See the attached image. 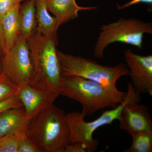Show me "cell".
Returning a JSON list of instances; mask_svg holds the SVG:
<instances>
[{"label": "cell", "instance_id": "d6986e66", "mask_svg": "<svg viewBox=\"0 0 152 152\" xmlns=\"http://www.w3.org/2000/svg\"><path fill=\"white\" fill-rule=\"evenodd\" d=\"M18 152H40L33 142L26 135L19 136V142Z\"/></svg>", "mask_w": 152, "mask_h": 152}, {"label": "cell", "instance_id": "603a6c76", "mask_svg": "<svg viewBox=\"0 0 152 152\" xmlns=\"http://www.w3.org/2000/svg\"><path fill=\"white\" fill-rule=\"evenodd\" d=\"M140 3H145L147 4H152V0H132L127 4H125L123 5L120 6L118 5L117 8L118 10H123L126 8L130 6L134 5Z\"/></svg>", "mask_w": 152, "mask_h": 152}, {"label": "cell", "instance_id": "44dd1931", "mask_svg": "<svg viewBox=\"0 0 152 152\" xmlns=\"http://www.w3.org/2000/svg\"><path fill=\"white\" fill-rule=\"evenodd\" d=\"M26 0H0V19L15 5Z\"/></svg>", "mask_w": 152, "mask_h": 152}, {"label": "cell", "instance_id": "7a4b0ae2", "mask_svg": "<svg viewBox=\"0 0 152 152\" xmlns=\"http://www.w3.org/2000/svg\"><path fill=\"white\" fill-rule=\"evenodd\" d=\"M58 94L78 102L86 116L107 107H116L124 101L126 92L104 86L75 76H62Z\"/></svg>", "mask_w": 152, "mask_h": 152}, {"label": "cell", "instance_id": "7402d4cb", "mask_svg": "<svg viewBox=\"0 0 152 152\" xmlns=\"http://www.w3.org/2000/svg\"><path fill=\"white\" fill-rule=\"evenodd\" d=\"M88 152L87 148L83 144L80 142L69 143L64 150L63 152Z\"/></svg>", "mask_w": 152, "mask_h": 152}, {"label": "cell", "instance_id": "52a82bcc", "mask_svg": "<svg viewBox=\"0 0 152 152\" xmlns=\"http://www.w3.org/2000/svg\"><path fill=\"white\" fill-rule=\"evenodd\" d=\"M2 74L18 88L30 85L33 64L27 40L20 35L15 43L1 58Z\"/></svg>", "mask_w": 152, "mask_h": 152}, {"label": "cell", "instance_id": "3957f363", "mask_svg": "<svg viewBox=\"0 0 152 152\" xmlns=\"http://www.w3.org/2000/svg\"><path fill=\"white\" fill-rule=\"evenodd\" d=\"M66 114L53 104L31 119L26 135L40 152H63L70 143V133Z\"/></svg>", "mask_w": 152, "mask_h": 152}, {"label": "cell", "instance_id": "ffe728a7", "mask_svg": "<svg viewBox=\"0 0 152 152\" xmlns=\"http://www.w3.org/2000/svg\"><path fill=\"white\" fill-rule=\"evenodd\" d=\"M23 107L18 94L5 100L0 102V113L8 109Z\"/></svg>", "mask_w": 152, "mask_h": 152}, {"label": "cell", "instance_id": "4fadbf2b", "mask_svg": "<svg viewBox=\"0 0 152 152\" xmlns=\"http://www.w3.org/2000/svg\"><path fill=\"white\" fill-rule=\"evenodd\" d=\"M21 3L14 6L1 18L6 52L15 43L19 35V13Z\"/></svg>", "mask_w": 152, "mask_h": 152}, {"label": "cell", "instance_id": "8992f818", "mask_svg": "<svg viewBox=\"0 0 152 152\" xmlns=\"http://www.w3.org/2000/svg\"><path fill=\"white\" fill-rule=\"evenodd\" d=\"M96 43L94 56L98 59L104 56V51L110 44L122 42L142 49L144 34H152V24L139 19L121 18L117 22L103 25Z\"/></svg>", "mask_w": 152, "mask_h": 152}, {"label": "cell", "instance_id": "e0dca14e", "mask_svg": "<svg viewBox=\"0 0 152 152\" xmlns=\"http://www.w3.org/2000/svg\"><path fill=\"white\" fill-rule=\"evenodd\" d=\"M18 88L5 75H0V102L13 96L18 94Z\"/></svg>", "mask_w": 152, "mask_h": 152}, {"label": "cell", "instance_id": "9c48e42d", "mask_svg": "<svg viewBox=\"0 0 152 152\" xmlns=\"http://www.w3.org/2000/svg\"><path fill=\"white\" fill-rule=\"evenodd\" d=\"M141 100H134L126 104L118 120L120 128L129 134L152 130V121L147 106L140 104Z\"/></svg>", "mask_w": 152, "mask_h": 152}, {"label": "cell", "instance_id": "cb8c5ba5", "mask_svg": "<svg viewBox=\"0 0 152 152\" xmlns=\"http://www.w3.org/2000/svg\"><path fill=\"white\" fill-rule=\"evenodd\" d=\"M6 53L4 39V35H3L1 20L0 19V56L1 57Z\"/></svg>", "mask_w": 152, "mask_h": 152}, {"label": "cell", "instance_id": "ac0fdd59", "mask_svg": "<svg viewBox=\"0 0 152 152\" xmlns=\"http://www.w3.org/2000/svg\"><path fill=\"white\" fill-rule=\"evenodd\" d=\"M19 135L10 134L0 137V152H18Z\"/></svg>", "mask_w": 152, "mask_h": 152}, {"label": "cell", "instance_id": "2e32d148", "mask_svg": "<svg viewBox=\"0 0 152 152\" xmlns=\"http://www.w3.org/2000/svg\"><path fill=\"white\" fill-rule=\"evenodd\" d=\"M132 143L124 152H152V130L133 133Z\"/></svg>", "mask_w": 152, "mask_h": 152}, {"label": "cell", "instance_id": "5bb4252c", "mask_svg": "<svg viewBox=\"0 0 152 152\" xmlns=\"http://www.w3.org/2000/svg\"><path fill=\"white\" fill-rule=\"evenodd\" d=\"M19 35L27 40L37 31L36 0H26L19 13Z\"/></svg>", "mask_w": 152, "mask_h": 152}, {"label": "cell", "instance_id": "9a60e30c", "mask_svg": "<svg viewBox=\"0 0 152 152\" xmlns=\"http://www.w3.org/2000/svg\"><path fill=\"white\" fill-rule=\"evenodd\" d=\"M37 31L45 36L56 34L57 20L49 13L46 0H36Z\"/></svg>", "mask_w": 152, "mask_h": 152}, {"label": "cell", "instance_id": "d4e9b609", "mask_svg": "<svg viewBox=\"0 0 152 152\" xmlns=\"http://www.w3.org/2000/svg\"><path fill=\"white\" fill-rule=\"evenodd\" d=\"M1 57L0 56V75L2 74L1 63Z\"/></svg>", "mask_w": 152, "mask_h": 152}, {"label": "cell", "instance_id": "ba28073f", "mask_svg": "<svg viewBox=\"0 0 152 152\" xmlns=\"http://www.w3.org/2000/svg\"><path fill=\"white\" fill-rule=\"evenodd\" d=\"M132 80L136 91L140 94L152 96V56H142L128 49L124 53Z\"/></svg>", "mask_w": 152, "mask_h": 152}, {"label": "cell", "instance_id": "277c9868", "mask_svg": "<svg viewBox=\"0 0 152 152\" xmlns=\"http://www.w3.org/2000/svg\"><path fill=\"white\" fill-rule=\"evenodd\" d=\"M140 95L136 91L132 82H128V91L124 101L113 110L103 112L96 119L86 122V115L83 112L73 111L66 114L65 119L70 133V143H81L86 147L88 152H95L99 145V141L93 138L95 131L102 126L111 124L115 120H119L124 106L131 101L141 100Z\"/></svg>", "mask_w": 152, "mask_h": 152}, {"label": "cell", "instance_id": "30bf717a", "mask_svg": "<svg viewBox=\"0 0 152 152\" xmlns=\"http://www.w3.org/2000/svg\"><path fill=\"white\" fill-rule=\"evenodd\" d=\"M18 95L26 113L32 118L53 104L59 96L54 93L36 88L30 85L19 87Z\"/></svg>", "mask_w": 152, "mask_h": 152}, {"label": "cell", "instance_id": "5b68a950", "mask_svg": "<svg viewBox=\"0 0 152 152\" xmlns=\"http://www.w3.org/2000/svg\"><path fill=\"white\" fill-rule=\"evenodd\" d=\"M62 76H75L96 82L104 86L117 88L118 79L129 75L126 65L120 63L114 66L99 64L80 56L65 54L57 50Z\"/></svg>", "mask_w": 152, "mask_h": 152}, {"label": "cell", "instance_id": "7c38bea8", "mask_svg": "<svg viewBox=\"0 0 152 152\" xmlns=\"http://www.w3.org/2000/svg\"><path fill=\"white\" fill-rule=\"evenodd\" d=\"M47 8L57 20V29L62 25L78 17L79 11H90L97 9L96 7H80L75 0H46Z\"/></svg>", "mask_w": 152, "mask_h": 152}, {"label": "cell", "instance_id": "8fae6325", "mask_svg": "<svg viewBox=\"0 0 152 152\" xmlns=\"http://www.w3.org/2000/svg\"><path fill=\"white\" fill-rule=\"evenodd\" d=\"M32 117L26 113L23 107L13 108L0 113V137L10 134H26Z\"/></svg>", "mask_w": 152, "mask_h": 152}, {"label": "cell", "instance_id": "6da1fadb", "mask_svg": "<svg viewBox=\"0 0 152 152\" xmlns=\"http://www.w3.org/2000/svg\"><path fill=\"white\" fill-rule=\"evenodd\" d=\"M27 43L33 64L30 86L58 95L62 75L57 53L56 34L45 36L36 31L28 39Z\"/></svg>", "mask_w": 152, "mask_h": 152}]
</instances>
